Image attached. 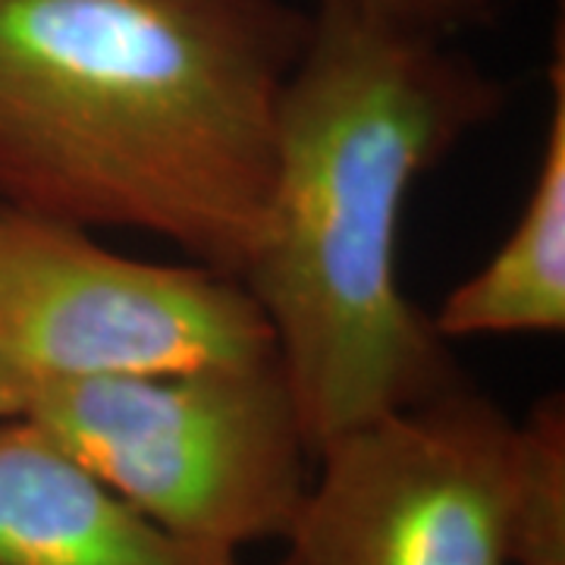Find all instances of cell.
Returning a JSON list of instances; mask_svg holds the SVG:
<instances>
[{
  "instance_id": "6da1fadb",
  "label": "cell",
  "mask_w": 565,
  "mask_h": 565,
  "mask_svg": "<svg viewBox=\"0 0 565 565\" xmlns=\"http://www.w3.org/2000/svg\"><path fill=\"white\" fill-rule=\"evenodd\" d=\"M308 29L289 0H0V204L239 280Z\"/></svg>"
},
{
  "instance_id": "7a4b0ae2",
  "label": "cell",
  "mask_w": 565,
  "mask_h": 565,
  "mask_svg": "<svg viewBox=\"0 0 565 565\" xmlns=\"http://www.w3.org/2000/svg\"><path fill=\"white\" fill-rule=\"evenodd\" d=\"M509 88L452 41L315 7L277 120L267 230L239 280L274 333L311 452L465 374L405 296L408 195Z\"/></svg>"
},
{
  "instance_id": "3957f363",
  "label": "cell",
  "mask_w": 565,
  "mask_h": 565,
  "mask_svg": "<svg viewBox=\"0 0 565 565\" xmlns=\"http://www.w3.org/2000/svg\"><path fill=\"white\" fill-rule=\"evenodd\" d=\"M22 415L170 537L282 541L315 452L280 355L35 384Z\"/></svg>"
},
{
  "instance_id": "277c9868",
  "label": "cell",
  "mask_w": 565,
  "mask_h": 565,
  "mask_svg": "<svg viewBox=\"0 0 565 565\" xmlns=\"http://www.w3.org/2000/svg\"><path fill=\"white\" fill-rule=\"evenodd\" d=\"M282 565H509L525 430L468 381L327 440Z\"/></svg>"
},
{
  "instance_id": "5b68a950",
  "label": "cell",
  "mask_w": 565,
  "mask_h": 565,
  "mask_svg": "<svg viewBox=\"0 0 565 565\" xmlns=\"http://www.w3.org/2000/svg\"><path fill=\"white\" fill-rule=\"evenodd\" d=\"M0 349L25 381L158 374L274 355L243 280L158 264L0 204Z\"/></svg>"
},
{
  "instance_id": "8992f818",
  "label": "cell",
  "mask_w": 565,
  "mask_h": 565,
  "mask_svg": "<svg viewBox=\"0 0 565 565\" xmlns=\"http://www.w3.org/2000/svg\"><path fill=\"white\" fill-rule=\"evenodd\" d=\"M170 537L25 415L0 418V565H221Z\"/></svg>"
},
{
  "instance_id": "52a82bcc",
  "label": "cell",
  "mask_w": 565,
  "mask_h": 565,
  "mask_svg": "<svg viewBox=\"0 0 565 565\" xmlns=\"http://www.w3.org/2000/svg\"><path fill=\"white\" fill-rule=\"evenodd\" d=\"M541 161L525 207L481 270L452 286L430 315L440 337H522L565 330V41L556 25L546 63Z\"/></svg>"
},
{
  "instance_id": "ba28073f",
  "label": "cell",
  "mask_w": 565,
  "mask_h": 565,
  "mask_svg": "<svg viewBox=\"0 0 565 565\" xmlns=\"http://www.w3.org/2000/svg\"><path fill=\"white\" fill-rule=\"evenodd\" d=\"M525 481L509 565H565V399L546 393L522 422Z\"/></svg>"
},
{
  "instance_id": "9c48e42d",
  "label": "cell",
  "mask_w": 565,
  "mask_h": 565,
  "mask_svg": "<svg viewBox=\"0 0 565 565\" xmlns=\"http://www.w3.org/2000/svg\"><path fill=\"white\" fill-rule=\"evenodd\" d=\"M315 7H343L405 32L452 41L468 29L487 25L503 0H315Z\"/></svg>"
},
{
  "instance_id": "30bf717a",
  "label": "cell",
  "mask_w": 565,
  "mask_h": 565,
  "mask_svg": "<svg viewBox=\"0 0 565 565\" xmlns=\"http://www.w3.org/2000/svg\"><path fill=\"white\" fill-rule=\"evenodd\" d=\"M29 393H32V384L0 349V418L22 415V408L29 403Z\"/></svg>"
},
{
  "instance_id": "8fae6325",
  "label": "cell",
  "mask_w": 565,
  "mask_h": 565,
  "mask_svg": "<svg viewBox=\"0 0 565 565\" xmlns=\"http://www.w3.org/2000/svg\"><path fill=\"white\" fill-rule=\"evenodd\" d=\"M221 565H239V559H236V556H230V559H223ZM282 565V563H280Z\"/></svg>"
}]
</instances>
